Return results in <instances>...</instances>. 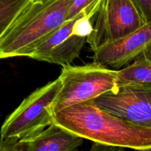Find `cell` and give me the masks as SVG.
Segmentation results:
<instances>
[{
  "instance_id": "obj_1",
  "label": "cell",
  "mask_w": 151,
  "mask_h": 151,
  "mask_svg": "<svg viewBox=\"0 0 151 151\" xmlns=\"http://www.w3.org/2000/svg\"><path fill=\"white\" fill-rule=\"evenodd\" d=\"M55 123L96 145L151 150V128L135 125L87 101L55 114Z\"/></svg>"
},
{
  "instance_id": "obj_2",
  "label": "cell",
  "mask_w": 151,
  "mask_h": 151,
  "mask_svg": "<svg viewBox=\"0 0 151 151\" xmlns=\"http://www.w3.org/2000/svg\"><path fill=\"white\" fill-rule=\"evenodd\" d=\"M72 0H33L0 38V59L28 57L67 20Z\"/></svg>"
},
{
  "instance_id": "obj_3",
  "label": "cell",
  "mask_w": 151,
  "mask_h": 151,
  "mask_svg": "<svg viewBox=\"0 0 151 151\" xmlns=\"http://www.w3.org/2000/svg\"><path fill=\"white\" fill-rule=\"evenodd\" d=\"M100 1L65 21L38 44L28 57L62 66L71 64L87 42L93 29L91 20L97 13Z\"/></svg>"
},
{
  "instance_id": "obj_4",
  "label": "cell",
  "mask_w": 151,
  "mask_h": 151,
  "mask_svg": "<svg viewBox=\"0 0 151 151\" xmlns=\"http://www.w3.org/2000/svg\"><path fill=\"white\" fill-rule=\"evenodd\" d=\"M62 87L60 78L30 94L4 120L0 139L17 140L40 132L55 122L53 106Z\"/></svg>"
},
{
  "instance_id": "obj_5",
  "label": "cell",
  "mask_w": 151,
  "mask_h": 151,
  "mask_svg": "<svg viewBox=\"0 0 151 151\" xmlns=\"http://www.w3.org/2000/svg\"><path fill=\"white\" fill-rule=\"evenodd\" d=\"M59 78L62 87L53 106L55 114L70 106L92 101L118 87L116 70L96 62L83 66L65 65Z\"/></svg>"
},
{
  "instance_id": "obj_6",
  "label": "cell",
  "mask_w": 151,
  "mask_h": 151,
  "mask_svg": "<svg viewBox=\"0 0 151 151\" xmlns=\"http://www.w3.org/2000/svg\"><path fill=\"white\" fill-rule=\"evenodd\" d=\"M87 39L92 51L122 38L145 23L133 0H101Z\"/></svg>"
},
{
  "instance_id": "obj_7",
  "label": "cell",
  "mask_w": 151,
  "mask_h": 151,
  "mask_svg": "<svg viewBox=\"0 0 151 151\" xmlns=\"http://www.w3.org/2000/svg\"><path fill=\"white\" fill-rule=\"evenodd\" d=\"M92 101L121 119L151 128V86H118Z\"/></svg>"
},
{
  "instance_id": "obj_8",
  "label": "cell",
  "mask_w": 151,
  "mask_h": 151,
  "mask_svg": "<svg viewBox=\"0 0 151 151\" xmlns=\"http://www.w3.org/2000/svg\"><path fill=\"white\" fill-rule=\"evenodd\" d=\"M151 52V22L144 23L128 35L93 51V62L120 69L138 57Z\"/></svg>"
},
{
  "instance_id": "obj_9",
  "label": "cell",
  "mask_w": 151,
  "mask_h": 151,
  "mask_svg": "<svg viewBox=\"0 0 151 151\" xmlns=\"http://www.w3.org/2000/svg\"><path fill=\"white\" fill-rule=\"evenodd\" d=\"M84 139L53 123L40 132L15 141L0 139L1 151H73L82 145Z\"/></svg>"
},
{
  "instance_id": "obj_10",
  "label": "cell",
  "mask_w": 151,
  "mask_h": 151,
  "mask_svg": "<svg viewBox=\"0 0 151 151\" xmlns=\"http://www.w3.org/2000/svg\"><path fill=\"white\" fill-rule=\"evenodd\" d=\"M117 85L151 86V52L135 59L125 68L116 70Z\"/></svg>"
},
{
  "instance_id": "obj_11",
  "label": "cell",
  "mask_w": 151,
  "mask_h": 151,
  "mask_svg": "<svg viewBox=\"0 0 151 151\" xmlns=\"http://www.w3.org/2000/svg\"><path fill=\"white\" fill-rule=\"evenodd\" d=\"M33 0H0V38Z\"/></svg>"
},
{
  "instance_id": "obj_12",
  "label": "cell",
  "mask_w": 151,
  "mask_h": 151,
  "mask_svg": "<svg viewBox=\"0 0 151 151\" xmlns=\"http://www.w3.org/2000/svg\"><path fill=\"white\" fill-rule=\"evenodd\" d=\"M101 0H72L70 7L69 8L67 20L75 17L79 13H81L84 9L87 8L89 6L98 2Z\"/></svg>"
},
{
  "instance_id": "obj_13",
  "label": "cell",
  "mask_w": 151,
  "mask_h": 151,
  "mask_svg": "<svg viewBox=\"0 0 151 151\" xmlns=\"http://www.w3.org/2000/svg\"><path fill=\"white\" fill-rule=\"evenodd\" d=\"M145 23L151 22V0H133Z\"/></svg>"
},
{
  "instance_id": "obj_14",
  "label": "cell",
  "mask_w": 151,
  "mask_h": 151,
  "mask_svg": "<svg viewBox=\"0 0 151 151\" xmlns=\"http://www.w3.org/2000/svg\"><path fill=\"white\" fill-rule=\"evenodd\" d=\"M33 1H43V0H33Z\"/></svg>"
}]
</instances>
